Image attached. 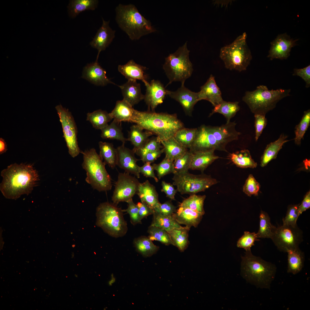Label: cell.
Instances as JSON below:
<instances>
[{
  "label": "cell",
  "instance_id": "obj_1",
  "mask_svg": "<svg viewBox=\"0 0 310 310\" xmlns=\"http://www.w3.org/2000/svg\"><path fill=\"white\" fill-rule=\"evenodd\" d=\"M1 176L0 190L5 197L10 199L28 195L39 180L38 172L31 164H12L1 171Z\"/></svg>",
  "mask_w": 310,
  "mask_h": 310
},
{
  "label": "cell",
  "instance_id": "obj_2",
  "mask_svg": "<svg viewBox=\"0 0 310 310\" xmlns=\"http://www.w3.org/2000/svg\"><path fill=\"white\" fill-rule=\"evenodd\" d=\"M131 122L156 135L160 142L173 137L178 130L184 127L183 123L175 114L149 111H140L135 110Z\"/></svg>",
  "mask_w": 310,
  "mask_h": 310
},
{
  "label": "cell",
  "instance_id": "obj_3",
  "mask_svg": "<svg viewBox=\"0 0 310 310\" xmlns=\"http://www.w3.org/2000/svg\"><path fill=\"white\" fill-rule=\"evenodd\" d=\"M115 12V20L119 27L131 40H138L156 31L150 22L133 4H119L116 8Z\"/></svg>",
  "mask_w": 310,
  "mask_h": 310
},
{
  "label": "cell",
  "instance_id": "obj_4",
  "mask_svg": "<svg viewBox=\"0 0 310 310\" xmlns=\"http://www.w3.org/2000/svg\"><path fill=\"white\" fill-rule=\"evenodd\" d=\"M246 251L241 262L244 277L258 287L270 289L276 273L275 265L253 255L251 250Z\"/></svg>",
  "mask_w": 310,
  "mask_h": 310
},
{
  "label": "cell",
  "instance_id": "obj_5",
  "mask_svg": "<svg viewBox=\"0 0 310 310\" xmlns=\"http://www.w3.org/2000/svg\"><path fill=\"white\" fill-rule=\"evenodd\" d=\"M290 89L269 90L266 86L260 85L253 91H246L243 100L254 114L266 115L276 106L283 98L290 95Z\"/></svg>",
  "mask_w": 310,
  "mask_h": 310
},
{
  "label": "cell",
  "instance_id": "obj_6",
  "mask_svg": "<svg viewBox=\"0 0 310 310\" xmlns=\"http://www.w3.org/2000/svg\"><path fill=\"white\" fill-rule=\"evenodd\" d=\"M83 154L82 167L86 171V181L94 189L99 191L111 189L110 176L105 168L106 164L94 148L81 152Z\"/></svg>",
  "mask_w": 310,
  "mask_h": 310
},
{
  "label": "cell",
  "instance_id": "obj_7",
  "mask_svg": "<svg viewBox=\"0 0 310 310\" xmlns=\"http://www.w3.org/2000/svg\"><path fill=\"white\" fill-rule=\"evenodd\" d=\"M123 212V210L113 203H101L96 210V225L113 237H122L128 230Z\"/></svg>",
  "mask_w": 310,
  "mask_h": 310
},
{
  "label": "cell",
  "instance_id": "obj_8",
  "mask_svg": "<svg viewBox=\"0 0 310 310\" xmlns=\"http://www.w3.org/2000/svg\"><path fill=\"white\" fill-rule=\"evenodd\" d=\"M247 37L244 32L231 43L221 48L219 56L226 69L240 72L246 70L252 58Z\"/></svg>",
  "mask_w": 310,
  "mask_h": 310
},
{
  "label": "cell",
  "instance_id": "obj_9",
  "mask_svg": "<svg viewBox=\"0 0 310 310\" xmlns=\"http://www.w3.org/2000/svg\"><path fill=\"white\" fill-rule=\"evenodd\" d=\"M189 52L186 42L165 58L163 69L169 80L166 86L173 82H180L181 84H184L185 80L191 76L193 69L189 58Z\"/></svg>",
  "mask_w": 310,
  "mask_h": 310
},
{
  "label": "cell",
  "instance_id": "obj_10",
  "mask_svg": "<svg viewBox=\"0 0 310 310\" xmlns=\"http://www.w3.org/2000/svg\"><path fill=\"white\" fill-rule=\"evenodd\" d=\"M172 180L173 185L176 187L177 191L182 194L191 195L204 191L218 183L217 180L210 175H195L188 171L174 174Z\"/></svg>",
  "mask_w": 310,
  "mask_h": 310
},
{
  "label": "cell",
  "instance_id": "obj_11",
  "mask_svg": "<svg viewBox=\"0 0 310 310\" xmlns=\"http://www.w3.org/2000/svg\"><path fill=\"white\" fill-rule=\"evenodd\" d=\"M278 249L282 252L299 248L303 241V232L297 224H283L275 229L271 239Z\"/></svg>",
  "mask_w": 310,
  "mask_h": 310
},
{
  "label": "cell",
  "instance_id": "obj_12",
  "mask_svg": "<svg viewBox=\"0 0 310 310\" xmlns=\"http://www.w3.org/2000/svg\"><path fill=\"white\" fill-rule=\"evenodd\" d=\"M61 123L63 136L67 147L69 154L73 158L77 156L81 152L77 138V126L71 113L68 109L61 105L55 107Z\"/></svg>",
  "mask_w": 310,
  "mask_h": 310
},
{
  "label": "cell",
  "instance_id": "obj_13",
  "mask_svg": "<svg viewBox=\"0 0 310 310\" xmlns=\"http://www.w3.org/2000/svg\"><path fill=\"white\" fill-rule=\"evenodd\" d=\"M140 183L135 177L125 172L119 173L112 197L113 203L117 205L121 202H126L132 199L137 194Z\"/></svg>",
  "mask_w": 310,
  "mask_h": 310
},
{
  "label": "cell",
  "instance_id": "obj_14",
  "mask_svg": "<svg viewBox=\"0 0 310 310\" xmlns=\"http://www.w3.org/2000/svg\"><path fill=\"white\" fill-rule=\"evenodd\" d=\"M297 39H294L286 33L278 35L271 42V46L268 57L281 60L287 59L290 56L292 47L297 45Z\"/></svg>",
  "mask_w": 310,
  "mask_h": 310
},
{
  "label": "cell",
  "instance_id": "obj_15",
  "mask_svg": "<svg viewBox=\"0 0 310 310\" xmlns=\"http://www.w3.org/2000/svg\"><path fill=\"white\" fill-rule=\"evenodd\" d=\"M189 149L191 152L211 150L223 151L215 140L209 126L205 125L198 129L195 137Z\"/></svg>",
  "mask_w": 310,
  "mask_h": 310
},
{
  "label": "cell",
  "instance_id": "obj_16",
  "mask_svg": "<svg viewBox=\"0 0 310 310\" xmlns=\"http://www.w3.org/2000/svg\"><path fill=\"white\" fill-rule=\"evenodd\" d=\"M116 150L117 165L123 169L125 172L134 175L137 178H140V166L137 163L139 160L135 156L134 151L126 147L125 143H122Z\"/></svg>",
  "mask_w": 310,
  "mask_h": 310
},
{
  "label": "cell",
  "instance_id": "obj_17",
  "mask_svg": "<svg viewBox=\"0 0 310 310\" xmlns=\"http://www.w3.org/2000/svg\"><path fill=\"white\" fill-rule=\"evenodd\" d=\"M167 95L174 99L182 106L186 114L191 115L195 104L200 100L199 92H193L186 88L184 84L176 91L166 90Z\"/></svg>",
  "mask_w": 310,
  "mask_h": 310
},
{
  "label": "cell",
  "instance_id": "obj_18",
  "mask_svg": "<svg viewBox=\"0 0 310 310\" xmlns=\"http://www.w3.org/2000/svg\"><path fill=\"white\" fill-rule=\"evenodd\" d=\"M144 84L146 87V91L144 99L148 109L154 111L158 105L163 103L167 95V90L158 80H153L150 83L147 81Z\"/></svg>",
  "mask_w": 310,
  "mask_h": 310
},
{
  "label": "cell",
  "instance_id": "obj_19",
  "mask_svg": "<svg viewBox=\"0 0 310 310\" xmlns=\"http://www.w3.org/2000/svg\"><path fill=\"white\" fill-rule=\"evenodd\" d=\"M235 122L226 123L220 126H210L209 127L215 140L222 148L227 152L226 146L229 143L237 140L241 133L235 129Z\"/></svg>",
  "mask_w": 310,
  "mask_h": 310
},
{
  "label": "cell",
  "instance_id": "obj_20",
  "mask_svg": "<svg viewBox=\"0 0 310 310\" xmlns=\"http://www.w3.org/2000/svg\"><path fill=\"white\" fill-rule=\"evenodd\" d=\"M102 24L98 30L93 40L90 42L91 46L96 49L98 53V58L100 53L108 46L115 37V31L113 30L109 25V21H105L102 18Z\"/></svg>",
  "mask_w": 310,
  "mask_h": 310
},
{
  "label": "cell",
  "instance_id": "obj_21",
  "mask_svg": "<svg viewBox=\"0 0 310 310\" xmlns=\"http://www.w3.org/2000/svg\"><path fill=\"white\" fill-rule=\"evenodd\" d=\"M88 64L84 68L82 78L97 86H104L108 84H115L106 76V72L98 62Z\"/></svg>",
  "mask_w": 310,
  "mask_h": 310
},
{
  "label": "cell",
  "instance_id": "obj_22",
  "mask_svg": "<svg viewBox=\"0 0 310 310\" xmlns=\"http://www.w3.org/2000/svg\"><path fill=\"white\" fill-rule=\"evenodd\" d=\"M198 92L200 100H206L211 102L214 106L224 101L221 92L217 85L214 76L211 75L206 83L200 87Z\"/></svg>",
  "mask_w": 310,
  "mask_h": 310
},
{
  "label": "cell",
  "instance_id": "obj_23",
  "mask_svg": "<svg viewBox=\"0 0 310 310\" xmlns=\"http://www.w3.org/2000/svg\"><path fill=\"white\" fill-rule=\"evenodd\" d=\"M124 100L132 106L137 104L144 99L142 93L140 84L136 81L128 80L125 84L119 86Z\"/></svg>",
  "mask_w": 310,
  "mask_h": 310
},
{
  "label": "cell",
  "instance_id": "obj_24",
  "mask_svg": "<svg viewBox=\"0 0 310 310\" xmlns=\"http://www.w3.org/2000/svg\"><path fill=\"white\" fill-rule=\"evenodd\" d=\"M147 69L146 67L136 63L133 59L124 65L118 66L119 72L128 80H139L144 83L147 81V75L145 74V71Z\"/></svg>",
  "mask_w": 310,
  "mask_h": 310
},
{
  "label": "cell",
  "instance_id": "obj_25",
  "mask_svg": "<svg viewBox=\"0 0 310 310\" xmlns=\"http://www.w3.org/2000/svg\"><path fill=\"white\" fill-rule=\"evenodd\" d=\"M215 150L195 151L192 153L190 169L203 171L219 157L215 155Z\"/></svg>",
  "mask_w": 310,
  "mask_h": 310
},
{
  "label": "cell",
  "instance_id": "obj_26",
  "mask_svg": "<svg viewBox=\"0 0 310 310\" xmlns=\"http://www.w3.org/2000/svg\"><path fill=\"white\" fill-rule=\"evenodd\" d=\"M203 215L202 214L187 208L179 207L173 216L180 225L184 224L190 228L192 226L196 227L201 220Z\"/></svg>",
  "mask_w": 310,
  "mask_h": 310
},
{
  "label": "cell",
  "instance_id": "obj_27",
  "mask_svg": "<svg viewBox=\"0 0 310 310\" xmlns=\"http://www.w3.org/2000/svg\"><path fill=\"white\" fill-rule=\"evenodd\" d=\"M137 194L141 202L146 203L153 209L160 203L155 187L148 180L140 183Z\"/></svg>",
  "mask_w": 310,
  "mask_h": 310
},
{
  "label": "cell",
  "instance_id": "obj_28",
  "mask_svg": "<svg viewBox=\"0 0 310 310\" xmlns=\"http://www.w3.org/2000/svg\"><path fill=\"white\" fill-rule=\"evenodd\" d=\"M135 110L132 106L123 100L117 101L114 108L109 113L113 119L117 122H131Z\"/></svg>",
  "mask_w": 310,
  "mask_h": 310
},
{
  "label": "cell",
  "instance_id": "obj_29",
  "mask_svg": "<svg viewBox=\"0 0 310 310\" xmlns=\"http://www.w3.org/2000/svg\"><path fill=\"white\" fill-rule=\"evenodd\" d=\"M287 137V136L282 134L278 139L267 145L261 158L260 166L261 167L266 166L271 161L276 158L283 145L289 141L286 139Z\"/></svg>",
  "mask_w": 310,
  "mask_h": 310
},
{
  "label": "cell",
  "instance_id": "obj_30",
  "mask_svg": "<svg viewBox=\"0 0 310 310\" xmlns=\"http://www.w3.org/2000/svg\"><path fill=\"white\" fill-rule=\"evenodd\" d=\"M144 129L136 124L132 125L128 132L127 141L131 142L133 146L132 149L135 153L142 148L148 140L150 136L154 135L152 132Z\"/></svg>",
  "mask_w": 310,
  "mask_h": 310
},
{
  "label": "cell",
  "instance_id": "obj_31",
  "mask_svg": "<svg viewBox=\"0 0 310 310\" xmlns=\"http://www.w3.org/2000/svg\"><path fill=\"white\" fill-rule=\"evenodd\" d=\"M287 272L296 274L300 272L304 265V253L298 248L288 251Z\"/></svg>",
  "mask_w": 310,
  "mask_h": 310
},
{
  "label": "cell",
  "instance_id": "obj_32",
  "mask_svg": "<svg viewBox=\"0 0 310 310\" xmlns=\"http://www.w3.org/2000/svg\"><path fill=\"white\" fill-rule=\"evenodd\" d=\"M237 166L242 168H255L257 164L252 159L249 151L247 149L229 154L228 156Z\"/></svg>",
  "mask_w": 310,
  "mask_h": 310
},
{
  "label": "cell",
  "instance_id": "obj_33",
  "mask_svg": "<svg viewBox=\"0 0 310 310\" xmlns=\"http://www.w3.org/2000/svg\"><path fill=\"white\" fill-rule=\"evenodd\" d=\"M164 150L165 156L169 160H174L187 151L173 137L160 141Z\"/></svg>",
  "mask_w": 310,
  "mask_h": 310
},
{
  "label": "cell",
  "instance_id": "obj_34",
  "mask_svg": "<svg viewBox=\"0 0 310 310\" xmlns=\"http://www.w3.org/2000/svg\"><path fill=\"white\" fill-rule=\"evenodd\" d=\"M100 152L99 155L104 162L111 168H114L117 165V151L113 144L106 142L100 141L98 143Z\"/></svg>",
  "mask_w": 310,
  "mask_h": 310
},
{
  "label": "cell",
  "instance_id": "obj_35",
  "mask_svg": "<svg viewBox=\"0 0 310 310\" xmlns=\"http://www.w3.org/2000/svg\"><path fill=\"white\" fill-rule=\"evenodd\" d=\"M190 228L185 226L174 228L169 233L173 245L181 252L184 251L188 245V232Z\"/></svg>",
  "mask_w": 310,
  "mask_h": 310
},
{
  "label": "cell",
  "instance_id": "obj_36",
  "mask_svg": "<svg viewBox=\"0 0 310 310\" xmlns=\"http://www.w3.org/2000/svg\"><path fill=\"white\" fill-rule=\"evenodd\" d=\"M100 136L103 139H109L119 140L125 143L127 141L123 135L121 123L113 120L109 124H108L101 130Z\"/></svg>",
  "mask_w": 310,
  "mask_h": 310
},
{
  "label": "cell",
  "instance_id": "obj_37",
  "mask_svg": "<svg viewBox=\"0 0 310 310\" xmlns=\"http://www.w3.org/2000/svg\"><path fill=\"white\" fill-rule=\"evenodd\" d=\"M98 1L97 0H70L68 6L69 15L72 18L86 10H94L97 7Z\"/></svg>",
  "mask_w": 310,
  "mask_h": 310
},
{
  "label": "cell",
  "instance_id": "obj_38",
  "mask_svg": "<svg viewBox=\"0 0 310 310\" xmlns=\"http://www.w3.org/2000/svg\"><path fill=\"white\" fill-rule=\"evenodd\" d=\"M133 244L136 251L145 257L152 256L159 249V247L155 245L152 241L144 236L135 239Z\"/></svg>",
  "mask_w": 310,
  "mask_h": 310
},
{
  "label": "cell",
  "instance_id": "obj_39",
  "mask_svg": "<svg viewBox=\"0 0 310 310\" xmlns=\"http://www.w3.org/2000/svg\"><path fill=\"white\" fill-rule=\"evenodd\" d=\"M239 110L238 102H226L224 100L214 106L210 114L209 117L215 113H218L224 116L226 119V123H228Z\"/></svg>",
  "mask_w": 310,
  "mask_h": 310
},
{
  "label": "cell",
  "instance_id": "obj_40",
  "mask_svg": "<svg viewBox=\"0 0 310 310\" xmlns=\"http://www.w3.org/2000/svg\"><path fill=\"white\" fill-rule=\"evenodd\" d=\"M113 119L109 113L98 109L87 114L86 120L90 122L93 127L97 129L101 130L108 124Z\"/></svg>",
  "mask_w": 310,
  "mask_h": 310
},
{
  "label": "cell",
  "instance_id": "obj_41",
  "mask_svg": "<svg viewBox=\"0 0 310 310\" xmlns=\"http://www.w3.org/2000/svg\"><path fill=\"white\" fill-rule=\"evenodd\" d=\"M152 222L150 226L163 229L168 232L175 228L182 227L176 220L173 215L164 216L154 212Z\"/></svg>",
  "mask_w": 310,
  "mask_h": 310
},
{
  "label": "cell",
  "instance_id": "obj_42",
  "mask_svg": "<svg viewBox=\"0 0 310 310\" xmlns=\"http://www.w3.org/2000/svg\"><path fill=\"white\" fill-rule=\"evenodd\" d=\"M276 227L272 224L268 213L261 210L259 215V228L256 233L257 238L271 239Z\"/></svg>",
  "mask_w": 310,
  "mask_h": 310
},
{
  "label": "cell",
  "instance_id": "obj_43",
  "mask_svg": "<svg viewBox=\"0 0 310 310\" xmlns=\"http://www.w3.org/2000/svg\"><path fill=\"white\" fill-rule=\"evenodd\" d=\"M197 131V128L183 127L176 132L173 137L183 147L189 149L195 140Z\"/></svg>",
  "mask_w": 310,
  "mask_h": 310
},
{
  "label": "cell",
  "instance_id": "obj_44",
  "mask_svg": "<svg viewBox=\"0 0 310 310\" xmlns=\"http://www.w3.org/2000/svg\"><path fill=\"white\" fill-rule=\"evenodd\" d=\"M206 197L205 195H191L184 200L180 204L179 207L189 208L204 215L205 214L204 204Z\"/></svg>",
  "mask_w": 310,
  "mask_h": 310
},
{
  "label": "cell",
  "instance_id": "obj_45",
  "mask_svg": "<svg viewBox=\"0 0 310 310\" xmlns=\"http://www.w3.org/2000/svg\"><path fill=\"white\" fill-rule=\"evenodd\" d=\"M192 153L187 151L173 161L174 174H180L188 171L190 169Z\"/></svg>",
  "mask_w": 310,
  "mask_h": 310
},
{
  "label": "cell",
  "instance_id": "obj_46",
  "mask_svg": "<svg viewBox=\"0 0 310 310\" xmlns=\"http://www.w3.org/2000/svg\"><path fill=\"white\" fill-rule=\"evenodd\" d=\"M148 237L152 241H158L165 245H173L169 233L162 228L150 226L148 230Z\"/></svg>",
  "mask_w": 310,
  "mask_h": 310
},
{
  "label": "cell",
  "instance_id": "obj_47",
  "mask_svg": "<svg viewBox=\"0 0 310 310\" xmlns=\"http://www.w3.org/2000/svg\"><path fill=\"white\" fill-rule=\"evenodd\" d=\"M310 123V110L304 112V114L299 123L295 127L294 138L296 144L300 145L301 140L309 127Z\"/></svg>",
  "mask_w": 310,
  "mask_h": 310
},
{
  "label": "cell",
  "instance_id": "obj_48",
  "mask_svg": "<svg viewBox=\"0 0 310 310\" xmlns=\"http://www.w3.org/2000/svg\"><path fill=\"white\" fill-rule=\"evenodd\" d=\"M173 161L166 157L158 164H154L152 166L154 170L156 171L158 179L169 173H174Z\"/></svg>",
  "mask_w": 310,
  "mask_h": 310
},
{
  "label": "cell",
  "instance_id": "obj_49",
  "mask_svg": "<svg viewBox=\"0 0 310 310\" xmlns=\"http://www.w3.org/2000/svg\"><path fill=\"white\" fill-rule=\"evenodd\" d=\"M259 240L256 233L245 231L238 240L237 246L244 249L246 251L251 250V247L254 245L255 242Z\"/></svg>",
  "mask_w": 310,
  "mask_h": 310
},
{
  "label": "cell",
  "instance_id": "obj_50",
  "mask_svg": "<svg viewBox=\"0 0 310 310\" xmlns=\"http://www.w3.org/2000/svg\"><path fill=\"white\" fill-rule=\"evenodd\" d=\"M161 144L156 137L148 139L144 145L135 153L141 158L148 153L161 149L163 147Z\"/></svg>",
  "mask_w": 310,
  "mask_h": 310
},
{
  "label": "cell",
  "instance_id": "obj_51",
  "mask_svg": "<svg viewBox=\"0 0 310 310\" xmlns=\"http://www.w3.org/2000/svg\"><path fill=\"white\" fill-rule=\"evenodd\" d=\"M260 187V185L252 174H250L243 187V192L247 196L252 195L257 196Z\"/></svg>",
  "mask_w": 310,
  "mask_h": 310
},
{
  "label": "cell",
  "instance_id": "obj_52",
  "mask_svg": "<svg viewBox=\"0 0 310 310\" xmlns=\"http://www.w3.org/2000/svg\"><path fill=\"white\" fill-rule=\"evenodd\" d=\"M299 204L290 205L287 208L286 216L282 219L283 224L294 226L297 224L299 217L298 208Z\"/></svg>",
  "mask_w": 310,
  "mask_h": 310
},
{
  "label": "cell",
  "instance_id": "obj_53",
  "mask_svg": "<svg viewBox=\"0 0 310 310\" xmlns=\"http://www.w3.org/2000/svg\"><path fill=\"white\" fill-rule=\"evenodd\" d=\"M127 203L128 204L127 208L123 211V212H127L129 214L131 223L133 225L141 224V220H140L139 216L138 208L137 204L134 203L132 199Z\"/></svg>",
  "mask_w": 310,
  "mask_h": 310
},
{
  "label": "cell",
  "instance_id": "obj_54",
  "mask_svg": "<svg viewBox=\"0 0 310 310\" xmlns=\"http://www.w3.org/2000/svg\"><path fill=\"white\" fill-rule=\"evenodd\" d=\"M154 212L162 215L172 216L176 211V207L170 201L160 203L154 209Z\"/></svg>",
  "mask_w": 310,
  "mask_h": 310
},
{
  "label": "cell",
  "instance_id": "obj_55",
  "mask_svg": "<svg viewBox=\"0 0 310 310\" xmlns=\"http://www.w3.org/2000/svg\"><path fill=\"white\" fill-rule=\"evenodd\" d=\"M255 118V140L257 141L261 135L264 129L267 124V121L265 115H263L254 114Z\"/></svg>",
  "mask_w": 310,
  "mask_h": 310
},
{
  "label": "cell",
  "instance_id": "obj_56",
  "mask_svg": "<svg viewBox=\"0 0 310 310\" xmlns=\"http://www.w3.org/2000/svg\"><path fill=\"white\" fill-rule=\"evenodd\" d=\"M293 75H297L301 77L306 83V87L310 86V65H308L301 69H294Z\"/></svg>",
  "mask_w": 310,
  "mask_h": 310
},
{
  "label": "cell",
  "instance_id": "obj_57",
  "mask_svg": "<svg viewBox=\"0 0 310 310\" xmlns=\"http://www.w3.org/2000/svg\"><path fill=\"white\" fill-rule=\"evenodd\" d=\"M154 170L151 163L148 162L144 163L142 166H140L139 172L146 177L152 178L156 182L158 181V179L156 176L154 172Z\"/></svg>",
  "mask_w": 310,
  "mask_h": 310
},
{
  "label": "cell",
  "instance_id": "obj_58",
  "mask_svg": "<svg viewBox=\"0 0 310 310\" xmlns=\"http://www.w3.org/2000/svg\"><path fill=\"white\" fill-rule=\"evenodd\" d=\"M139 209V216L140 220H142L148 216L153 214L154 210L146 203L138 202L136 204Z\"/></svg>",
  "mask_w": 310,
  "mask_h": 310
},
{
  "label": "cell",
  "instance_id": "obj_59",
  "mask_svg": "<svg viewBox=\"0 0 310 310\" xmlns=\"http://www.w3.org/2000/svg\"><path fill=\"white\" fill-rule=\"evenodd\" d=\"M161 185L162 189L161 191L164 192L169 199L172 200H174L175 195L177 191L176 189H175L173 185L164 181H162Z\"/></svg>",
  "mask_w": 310,
  "mask_h": 310
},
{
  "label": "cell",
  "instance_id": "obj_60",
  "mask_svg": "<svg viewBox=\"0 0 310 310\" xmlns=\"http://www.w3.org/2000/svg\"><path fill=\"white\" fill-rule=\"evenodd\" d=\"M163 152L164 150L163 148L159 150L147 154L141 158L140 160L144 163L148 162L151 163L159 157Z\"/></svg>",
  "mask_w": 310,
  "mask_h": 310
},
{
  "label": "cell",
  "instance_id": "obj_61",
  "mask_svg": "<svg viewBox=\"0 0 310 310\" xmlns=\"http://www.w3.org/2000/svg\"><path fill=\"white\" fill-rule=\"evenodd\" d=\"M310 207V191H308L305 195L303 199L298 208V216Z\"/></svg>",
  "mask_w": 310,
  "mask_h": 310
},
{
  "label": "cell",
  "instance_id": "obj_62",
  "mask_svg": "<svg viewBox=\"0 0 310 310\" xmlns=\"http://www.w3.org/2000/svg\"><path fill=\"white\" fill-rule=\"evenodd\" d=\"M7 150L6 143L3 139L0 138V154H2L6 152Z\"/></svg>",
  "mask_w": 310,
  "mask_h": 310
},
{
  "label": "cell",
  "instance_id": "obj_63",
  "mask_svg": "<svg viewBox=\"0 0 310 310\" xmlns=\"http://www.w3.org/2000/svg\"><path fill=\"white\" fill-rule=\"evenodd\" d=\"M75 277H78V275H76V274H75Z\"/></svg>",
  "mask_w": 310,
  "mask_h": 310
}]
</instances>
